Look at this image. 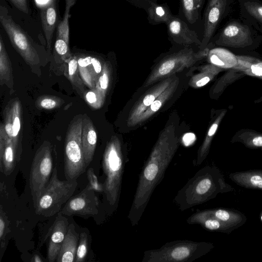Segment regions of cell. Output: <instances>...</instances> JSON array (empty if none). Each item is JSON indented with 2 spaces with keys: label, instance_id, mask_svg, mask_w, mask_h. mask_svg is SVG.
<instances>
[{
  "label": "cell",
  "instance_id": "obj_26",
  "mask_svg": "<svg viewBox=\"0 0 262 262\" xmlns=\"http://www.w3.org/2000/svg\"><path fill=\"white\" fill-rule=\"evenodd\" d=\"M64 102L63 99L52 95H42L35 102L36 107L40 110H53L60 107Z\"/></svg>",
  "mask_w": 262,
  "mask_h": 262
},
{
  "label": "cell",
  "instance_id": "obj_19",
  "mask_svg": "<svg viewBox=\"0 0 262 262\" xmlns=\"http://www.w3.org/2000/svg\"><path fill=\"white\" fill-rule=\"evenodd\" d=\"M148 23L152 25L166 24L173 16L169 7L166 4L152 3L146 11Z\"/></svg>",
  "mask_w": 262,
  "mask_h": 262
},
{
  "label": "cell",
  "instance_id": "obj_25",
  "mask_svg": "<svg viewBox=\"0 0 262 262\" xmlns=\"http://www.w3.org/2000/svg\"><path fill=\"white\" fill-rule=\"evenodd\" d=\"M173 88L172 86L165 90L136 120L134 122L143 121L149 117L153 113L158 111L161 107L163 102L166 100L171 93Z\"/></svg>",
  "mask_w": 262,
  "mask_h": 262
},
{
  "label": "cell",
  "instance_id": "obj_41",
  "mask_svg": "<svg viewBox=\"0 0 262 262\" xmlns=\"http://www.w3.org/2000/svg\"><path fill=\"white\" fill-rule=\"evenodd\" d=\"M217 124L216 123H214L213 124H212V125L210 127L209 131H208V136H213L214 133H215L216 129H217Z\"/></svg>",
  "mask_w": 262,
  "mask_h": 262
},
{
  "label": "cell",
  "instance_id": "obj_5",
  "mask_svg": "<svg viewBox=\"0 0 262 262\" xmlns=\"http://www.w3.org/2000/svg\"><path fill=\"white\" fill-rule=\"evenodd\" d=\"M207 244L191 241L168 242L144 252L142 262H191L207 251Z\"/></svg>",
  "mask_w": 262,
  "mask_h": 262
},
{
  "label": "cell",
  "instance_id": "obj_17",
  "mask_svg": "<svg viewBox=\"0 0 262 262\" xmlns=\"http://www.w3.org/2000/svg\"><path fill=\"white\" fill-rule=\"evenodd\" d=\"M79 239L75 225L69 224L67 234L61 245L58 256L57 262H74Z\"/></svg>",
  "mask_w": 262,
  "mask_h": 262
},
{
  "label": "cell",
  "instance_id": "obj_32",
  "mask_svg": "<svg viewBox=\"0 0 262 262\" xmlns=\"http://www.w3.org/2000/svg\"><path fill=\"white\" fill-rule=\"evenodd\" d=\"M88 184L86 187L95 191L104 192V184L98 181L93 168H89L86 171Z\"/></svg>",
  "mask_w": 262,
  "mask_h": 262
},
{
  "label": "cell",
  "instance_id": "obj_44",
  "mask_svg": "<svg viewBox=\"0 0 262 262\" xmlns=\"http://www.w3.org/2000/svg\"><path fill=\"white\" fill-rule=\"evenodd\" d=\"M31 261H34V262H42V261H43L41 258L37 254H35L33 256V257H32Z\"/></svg>",
  "mask_w": 262,
  "mask_h": 262
},
{
  "label": "cell",
  "instance_id": "obj_33",
  "mask_svg": "<svg viewBox=\"0 0 262 262\" xmlns=\"http://www.w3.org/2000/svg\"><path fill=\"white\" fill-rule=\"evenodd\" d=\"M5 213L3 212L2 207L1 206V216H0V239H1V248L4 247L5 241L6 234L7 224L6 217H4Z\"/></svg>",
  "mask_w": 262,
  "mask_h": 262
},
{
  "label": "cell",
  "instance_id": "obj_30",
  "mask_svg": "<svg viewBox=\"0 0 262 262\" xmlns=\"http://www.w3.org/2000/svg\"><path fill=\"white\" fill-rule=\"evenodd\" d=\"M110 80V71L106 63H104L101 73L98 77L95 87L105 96Z\"/></svg>",
  "mask_w": 262,
  "mask_h": 262
},
{
  "label": "cell",
  "instance_id": "obj_34",
  "mask_svg": "<svg viewBox=\"0 0 262 262\" xmlns=\"http://www.w3.org/2000/svg\"><path fill=\"white\" fill-rule=\"evenodd\" d=\"M14 6L23 12L28 14L29 8L27 0H10Z\"/></svg>",
  "mask_w": 262,
  "mask_h": 262
},
{
  "label": "cell",
  "instance_id": "obj_12",
  "mask_svg": "<svg viewBox=\"0 0 262 262\" xmlns=\"http://www.w3.org/2000/svg\"><path fill=\"white\" fill-rule=\"evenodd\" d=\"M17 158V151L12 140L8 137L3 123L0 125V166L6 176L14 170Z\"/></svg>",
  "mask_w": 262,
  "mask_h": 262
},
{
  "label": "cell",
  "instance_id": "obj_18",
  "mask_svg": "<svg viewBox=\"0 0 262 262\" xmlns=\"http://www.w3.org/2000/svg\"><path fill=\"white\" fill-rule=\"evenodd\" d=\"M64 62L68 64L64 73L66 76L70 80L73 89L83 98L86 91L84 89V82L79 76L77 57L72 56Z\"/></svg>",
  "mask_w": 262,
  "mask_h": 262
},
{
  "label": "cell",
  "instance_id": "obj_38",
  "mask_svg": "<svg viewBox=\"0 0 262 262\" xmlns=\"http://www.w3.org/2000/svg\"><path fill=\"white\" fill-rule=\"evenodd\" d=\"M92 64L95 72L99 76L102 70L101 62L97 58L93 57Z\"/></svg>",
  "mask_w": 262,
  "mask_h": 262
},
{
  "label": "cell",
  "instance_id": "obj_22",
  "mask_svg": "<svg viewBox=\"0 0 262 262\" xmlns=\"http://www.w3.org/2000/svg\"><path fill=\"white\" fill-rule=\"evenodd\" d=\"M12 109V142L17 151L19 145L21 127L22 109L20 101L17 98L10 101Z\"/></svg>",
  "mask_w": 262,
  "mask_h": 262
},
{
  "label": "cell",
  "instance_id": "obj_23",
  "mask_svg": "<svg viewBox=\"0 0 262 262\" xmlns=\"http://www.w3.org/2000/svg\"><path fill=\"white\" fill-rule=\"evenodd\" d=\"M75 0H66V8L62 21L57 27L56 37L63 39L69 45V17L70 11L72 7L75 4Z\"/></svg>",
  "mask_w": 262,
  "mask_h": 262
},
{
  "label": "cell",
  "instance_id": "obj_20",
  "mask_svg": "<svg viewBox=\"0 0 262 262\" xmlns=\"http://www.w3.org/2000/svg\"><path fill=\"white\" fill-rule=\"evenodd\" d=\"M0 83L1 85L6 84L10 88L13 86L11 63L1 36H0Z\"/></svg>",
  "mask_w": 262,
  "mask_h": 262
},
{
  "label": "cell",
  "instance_id": "obj_28",
  "mask_svg": "<svg viewBox=\"0 0 262 262\" xmlns=\"http://www.w3.org/2000/svg\"><path fill=\"white\" fill-rule=\"evenodd\" d=\"M54 55L56 61L61 62L65 61L72 56L69 45L63 39L56 37L54 44Z\"/></svg>",
  "mask_w": 262,
  "mask_h": 262
},
{
  "label": "cell",
  "instance_id": "obj_36",
  "mask_svg": "<svg viewBox=\"0 0 262 262\" xmlns=\"http://www.w3.org/2000/svg\"><path fill=\"white\" fill-rule=\"evenodd\" d=\"M195 140V136L193 133H188L185 134L183 137V142L185 146H188L192 144Z\"/></svg>",
  "mask_w": 262,
  "mask_h": 262
},
{
  "label": "cell",
  "instance_id": "obj_42",
  "mask_svg": "<svg viewBox=\"0 0 262 262\" xmlns=\"http://www.w3.org/2000/svg\"><path fill=\"white\" fill-rule=\"evenodd\" d=\"M253 143L256 146H262V137H256L253 140Z\"/></svg>",
  "mask_w": 262,
  "mask_h": 262
},
{
  "label": "cell",
  "instance_id": "obj_2",
  "mask_svg": "<svg viewBox=\"0 0 262 262\" xmlns=\"http://www.w3.org/2000/svg\"><path fill=\"white\" fill-rule=\"evenodd\" d=\"M77 185L76 180H60L55 167L46 187L34 205L36 214L47 217L58 213L72 196Z\"/></svg>",
  "mask_w": 262,
  "mask_h": 262
},
{
  "label": "cell",
  "instance_id": "obj_15",
  "mask_svg": "<svg viewBox=\"0 0 262 262\" xmlns=\"http://www.w3.org/2000/svg\"><path fill=\"white\" fill-rule=\"evenodd\" d=\"M81 139L84 161L88 167L93 159L97 136L94 124L86 114L83 115Z\"/></svg>",
  "mask_w": 262,
  "mask_h": 262
},
{
  "label": "cell",
  "instance_id": "obj_37",
  "mask_svg": "<svg viewBox=\"0 0 262 262\" xmlns=\"http://www.w3.org/2000/svg\"><path fill=\"white\" fill-rule=\"evenodd\" d=\"M251 184L253 186L262 188V177L258 175L252 176L250 179Z\"/></svg>",
  "mask_w": 262,
  "mask_h": 262
},
{
  "label": "cell",
  "instance_id": "obj_46",
  "mask_svg": "<svg viewBox=\"0 0 262 262\" xmlns=\"http://www.w3.org/2000/svg\"><path fill=\"white\" fill-rule=\"evenodd\" d=\"M261 220H262V216H261Z\"/></svg>",
  "mask_w": 262,
  "mask_h": 262
},
{
  "label": "cell",
  "instance_id": "obj_11",
  "mask_svg": "<svg viewBox=\"0 0 262 262\" xmlns=\"http://www.w3.org/2000/svg\"><path fill=\"white\" fill-rule=\"evenodd\" d=\"M166 25L168 35L174 42L184 46L195 44L201 47L202 41L196 33L190 29L184 20L173 15Z\"/></svg>",
  "mask_w": 262,
  "mask_h": 262
},
{
  "label": "cell",
  "instance_id": "obj_8",
  "mask_svg": "<svg viewBox=\"0 0 262 262\" xmlns=\"http://www.w3.org/2000/svg\"><path fill=\"white\" fill-rule=\"evenodd\" d=\"M53 170L51 146L45 141L36 150L31 167L29 187L34 206L46 187Z\"/></svg>",
  "mask_w": 262,
  "mask_h": 262
},
{
  "label": "cell",
  "instance_id": "obj_6",
  "mask_svg": "<svg viewBox=\"0 0 262 262\" xmlns=\"http://www.w3.org/2000/svg\"><path fill=\"white\" fill-rule=\"evenodd\" d=\"M102 166L106 176L104 193L109 204L114 206L120 194L124 166L120 144L116 137L112 138L105 147Z\"/></svg>",
  "mask_w": 262,
  "mask_h": 262
},
{
  "label": "cell",
  "instance_id": "obj_4",
  "mask_svg": "<svg viewBox=\"0 0 262 262\" xmlns=\"http://www.w3.org/2000/svg\"><path fill=\"white\" fill-rule=\"evenodd\" d=\"M83 115L76 116L70 123L64 142V169L66 179L76 180L87 167L84 161L82 130Z\"/></svg>",
  "mask_w": 262,
  "mask_h": 262
},
{
  "label": "cell",
  "instance_id": "obj_27",
  "mask_svg": "<svg viewBox=\"0 0 262 262\" xmlns=\"http://www.w3.org/2000/svg\"><path fill=\"white\" fill-rule=\"evenodd\" d=\"M105 96L96 87L85 92L83 99L93 108H100L103 105Z\"/></svg>",
  "mask_w": 262,
  "mask_h": 262
},
{
  "label": "cell",
  "instance_id": "obj_43",
  "mask_svg": "<svg viewBox=\"0 0 262 262\" xmlns=\"http://www.w3.org/2000/svg\"><path fill=\"white\" fill-rule=\"evenodd\" d=\"M196 7L201 12L202 7L205 3V0H195Z\"/></svg>",
  "mask_w": 262,
  "mask_h": 262
},
{
  "label": "cell",
  "instance_id": "obj_10",
  "mask_svg": "<svg viewBox=\"0 0 262 262\" xmlns=\"http://www.w3.org/2000/svg\"><path fill=\"white\" fill-rule=\"evenodd\" d=\"M95 191L85 187L79 193L72 196L58 213L67 216L78 215L84 218L97 214L99 201Z\"/></svg>",
  "mask_w": 262,
  "mask_h": 262
},
{
  "label": "cell",
  "instance_id": "obj_29",
  "mask_svg": "<svg viewBox=\"0 0 262 262\" xmlns=\"http://www.w3.org/2000/svg\"><path fill=\"white\" fill-rule=\"evenodd\" d=\"M89 235L85 231L80 233L74 262H82L85 260L89 249Z\"/></svg>",
  "mask_w": 262,
  "mask_h": 262
},
{
  "label": "cell",
  "instance_id": "obj_40",
  "mask_svg": "<svg viewBox=\"0 0 262 262\" xmlns=\"http://www.w3.org/2000/svg\"><path fill=\"white\" fill-rule=\"evenodd\" d=\"M209 81L210 78L207 76H205L198 80L196 82V85L198 87L203 86L207 84Z\"/></svg>",
  "mask_w": 262,
  "mask_h": 262
},
{
  "label": "cell",
  "instance_id": "obj_14",
  "mask_svg": "<svg viewBox=\"0 0 262 262\" xmlns=\"http://www.w3.org/2000/svg\"><path fill=\"white\" fill-rule=\"evenodd\" d=\"M240 18L247 21L262 34V1L237 0Z\"/></svg>",
  "mask_w": 262,
  "mask_h": 262
},
{
  "label": "cell",
  "instance_id": "obj_13",
  "mask_svg": "<svg viewBox=\"0 0 262 262\" xmlns=\"http://www.w3.org/2000/svg\"><path fill=\"white\" fill-rule=\"evenodd\" d=\"M69 225L68 219L63 215L58 213L51 228L47 258L50 262L56 261Z\"/></svg>",
  "mask_w": 262,
  "mask_h": 262
},
{
  "label": "cell",
  "instance_id": "obj_24",
  "mask_svg": "<svg viewBox=\"0 0 262 262\" xmlns=\"http://www.w3.org/2000/svg\"><path fill=\"white\" fill-rule=\"evenodd\" d=\"M180 2L182 14L188 24L193 25L199 20L201 12L195 0H180Z\"/></svg>",
  "mask_w": 262,
  "mask_h": 262
},
{
  "label": "cell",
  "instance_id": "obj_35",
  "mask_svg": "<svg viewBox=\"0 0 262 262\" xmlns=\"http://www.w3.org/2000/svg\"><path fill=\"white\" fill-rule=\"evenodd\" d=\"M132 5L146 11L153 3L150 0H127Z\"/></svg>",
  "mask_w": 262,
  "mask_h": 262
},
{
  "label": "cell",
  "instance_id": "obj_21",
  "mask_svg": "<svg viewBox=\"0 0 262 262\" xmlns=\"http://www.w3.org/2000/svg\"><path fill=\"white\" fill-rule=\"evenodd\" d=\"M168 85V81H165L158 86L157 88L146 94L135 107L130 117V122H135L136 120L147 108L158 97Z\"/></svg>",
  "mask_w": 262,
  "mask_h": 262
},
{
  "label": "cell",
  "instance_id": "obj_31",
  "mask_svg": "<svg viewBox=\"0 0 262 262\" xmlns=\"http://www.w3.org/2000/svg\"><path fill=\"white\" fill-rule=\"evenodd\" d=\"M4 125L7 136L12 141L13 127H12V109L10 101L6 106L4 112Z\"/></svg>",
  "mask_w": 262,
  "mask_h": 262
},
{
  "label": "cell",
  "instance_id": "obj_45",
  "mask_svg": "<svg viewBox=\"0 0 262 262\" xmlns=\"http://www.w3.org/2000/svg\"><path fill=\"white\" fill-rule=\"evenodd\" d=\"M151 1L152 3H157V1L158 0H150Z\"/></svg>",
  "mask_w": 262,
  "mask_h": 262
},
{
  "label": "cell",
  "instance_id": "obj_1",
  "mask_svg": "<svg viewBox=\"0 0 262 262\" xmlns=\"http://www.w3.org/2000/svg\"><path fill=\"white\" fill-rule=\"evenodd\" d=\"M177 144L161 139L156 145L139 177L128 219L133 225L138 224L156 187L161 181L171 162Z\"/></svg>",
  "mask_w": 262,
  "mask_h": 262
},
{
  "label": "cell",
  "instance_id": "obj_9",
  "mask_svg": "<svg viewBox=\"0 0 262 262\" xmlns=\"http://www.w3.org/2000/svg\"><path fill=\"white\" fill-rule=\"evenodd\" d=\"M234 0H207L203 14L204 31L201 48L204 49L215 35L222 21L229 14Z\"/></svg>",
  "mask_w": 262,
  "mask_h": 262
},
{
  "label": "cell",
  "instance_id": "obj_16",
  "mask_svg": "<svg viewBox=\"0 0 262 262\" xmlns=\"http://www.w3.org/2000/svg\"><path fill=\"white\" fill-rule=\"evenodd\" d=\"M42 30L45 36L48 52H50L52 39L57 21V12L53 1L40 9Z\"/></svg>",
  "mask_w": 262,
  "mask_h": 262
},
{
  "label": "cell",
  "instance_id": "obj_3",
  "mask_svg": "<svg viewBox=\"0 0 262 262\" xmlns=\"http://www.w3.org/2000/svg\"><path fill=\"white\" fill-rule=\"evenodd\" d=\"M0 22L12 46L24 60L31 66L39 64L45 50L14 21L8 9L2 5L0 6Z\"/></svg>",
  "mask_w": 262,
  "mask_h": 262
},
{
  "label": "cell",
  "instance_id": "obj_39",
  "mask_svg": "<svg viewBox=\"0 0 262 262\" xmlns=\"http://www.w3.org/2000/svg\"><path fill=\"white\" fill-rule=\"evenodd\" d=\"M253 74L257 76H262V62L252 65L251 67Z\"/></svg>",
  "mask_w": 262,
  "mask_h": 262
},
{
  "label": "cell",
  "instance_id": "obj_7",
  "mask_svg": "<svg viewBox=\"0 0 262 262\" xmlns=\"http://www.w3.org/2000/svg\"><path fill=\"white\" fill-rule=\"evenodd\" d=\"M215 35L217 45L235 48L253 45L262 40V34L241 18L228 20Z\"/></svg>",
  "mask_w": 262,
  "mask_h": 262
}]
</instances>
